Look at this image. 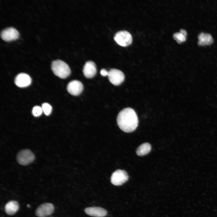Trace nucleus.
Returning <instances> with one entry per match:
<instances>
[{
  "label": "nucleus",
  "instance_id": "nucleus-1",
  "mask_svg": "<svg viewBox=\"0 0 217 217\" xmlns=\"http://www.w3.org/2000/svg\"><path fill=\"white\" fill-rule=\"evenodd\" d=\"M117 122L121 130L129 133L136 129L138 125V120L135 111L131 108H127L119 112L117 117Z\"/></svg>",
  "mask_w": 217,
  "mask_h": 217
},
{
  "label": "nucleus",
  "instance_id": "nucleus-2",
  "mask_svg": "<svg viewBox=\"0 0 217 217\" xmlns=\"http://www.w3.org/2000/svg\"><path fill=\"white\" fill-rule=\"evenodd\" d=\"M51 69L55 75L61 79L66 78L71 73L68 64L60 60L53 61L51 64Z\"/></svg>",
  "mask_w": 217,
  "mask_h": 217
},
{
  "label": "nucleus",
  "instance_id": "nucleus-3",
  "mask_svg": "<svg viewBox=\"0 0 217 217\" xmlns=\"http://www.w3.org/2000/svg\"><path fill=\"white\" fill-rule=\"evenodd\" d=\"M114 39L118 44L123 47L130 45L132 41L131 35L128 32L125 30L118 32L115 35Z\"/></svg>",
  "mask_w": 217,
  "mask_h": 217
},
{
  "label": "nucleus",
  "instance_id": "nucleus-4",
  "mask_svg": "<svg viewBox=\"0 0 217 217\" xmlns=\"http://www.w3.org/2000/svg\"><path fill=\"white\" fill-rule=\"evenodd\" d=\"M35 158L34 154L31 151L25 149L21 150L18 153L17 160L20 164L27 165L33 162Z\"/></svg>",
  "mask_w": 217,
  "mask_h": 217
},
{
  "label": "nucleus",
  "instance_id": "nucleus-5",
  "mask_svg": "<svg viewBox=\"0 0 217 217\" xmlns=\"http://www.w3.org/2000/svg\"><path fill=\"white\" fill-rule=\"evenodd\" d=\"M128 178V175L125 171L118 169L113 173L111 178V181L113 185L120 186L126 182Z\"/></svg>",
  "mask_w": 217,
  "mask_h": 217
},
{
  "label": "nucleus",
  "instance_id": "nucleus-6",
  "mask_svg": "<svg viewBox=\"0 0 217 217\" xmlns=\"http://www.w3.org/2000/svg\"><path fill=\"white\" fill-rule=\"evenodd\" d=\"M108 76L110 82L115 86L121 84L125 78L124 75L121 71L114 68L111 69L108 71Z\"/></svg>",
  "mask_w": 217,
  "mask_h": 217
},
{
  "label": "nucleus",
  "instance_id": "nucleus-7",
  "mask_svg": "<svg viewBox=\"0 0 217 217\" xmlns=\"http://www.w3.org/2000/svg\"><path fill=\"white\" fill-rule=\"evenodd\" d=\"M19 33L17 30L13 27H9L3 30L1 33V37L4 41L10 42L17 39Z\"/></svg>",
  "mask_w": 217,
  "mask_h": 217
},
{
  "label": "nucleus",
  "instance_id": "nucleus-8",
  "mask_svg": "<svg viewBox=\"0 0 217 217\" xmlns=\"http://www.w3.org/2000/svg\"><path fill=\"white\" fill-rule=\"evenodd\" d=\"M67 90L71 95L77 96L82 92L83 86L82 83L78 80H73L68 83L67 86Z\"/></svg>",
  "mask_w": 217,
  "mask_h": 217
},
{
  "label": "nucleus",
  "instance_id": "nucleus-9",
  "mask_svg": "<svg viewBox=\"0 0 217 217\" xmlns=\"http://www.w3.org/2000/svg\"><path fill=\"white\" fill-rule=\"evenodd\" d=\"M53 205L49 203H45L40 205L36 209L35 214L39 217H43L51 214L53 212Z\"/></svg>",
  "mask_w": 217,
  "mask_h": 217
},
{
  "label": "nucleus",
  "instance_id": "nucleus-10",
  "mask_svg": "<svg viewBox=\"0 0 217 217\" xmlns=\"http://www.w3.org/2000/svg\"><path fill=\"white\" fill-rule=\"evenodd\" d=\"M84 76L87 78H91L96 75L97 69L95 63L92 61L86 62L83 70Z\"/></svg>",
  "mask_w": 217,
  "mask_h": 217
},
{
  "label": "nucleus",
  "instance_id": "nucleus-11",
  "mask_svg": "<svg viewBox=\"0 0 217 217\" xmlns=\"http://www.w3.org/2000/svg\"><path fill=\"white\" fill-rule=\"evenodd\" d=\"M31 82V79L28 74L21 73L18 74L15 77L14 83L15 84L20 87H24L29 86Z\"/></svg>",
  "mask_w": 217,
  "mask_h": 217
},
{
  "label": "nucleus",
  "instance_id": "nucleus-12",
  "mask_svg": "<svg viewBox=\"0 0 217 217\" xmlns=\"http://www.w3.org/2000/svg\"><path fill=\"white\" fill-rule=\"evenodd\" d=\"M85 212L88 215L95 217H103L107 214L104 209L98 207H90L85 209Z\"/></svg>",
  "mask_w": 217,
  "mask_h": 217
},
{
  "label": "nucleus",
  "instance_id": "nucleus-13",
  "mask_svg": "<svg viewBox=\"0 0 217 217\" xmlns=\"http://www.w3.org/2000/svg\"><path fill=\"white\" fill-rule=\"evenodd\" d=\"M19 208V205L17 201L11 200L9 201L6 204L5 209L7 214L12 215L17 212Z\"/></svg>",
  "mask_w": 217,
  "mask_h": 217
},
{
  "label": "nucleus",
  "instance_id": "nucleus-14",
  "mask_svg": "<svg viewBox=\"0 0 217 217\" xmlns=\"http://www.w3.org/2000/svg\"><path fill=\"white\" fill-rule=\"evenodd\" d=\"M198 38L199 40L198 44L199 45H209L213 42V39L211 35L209 33H201L199 34Z\"/></svg>",
  "mask_w": 217,
  "mask_h": 217
},
{
  "label": "nucleus",
  "instance_id": "nucleus-15",
  "mask_svg": "<svg viewBox=\"0 0 217 217\" xmlns=\"http://www.w3.org/2000/svg\"><path fill=\"white\" fill-rule=\"evenodd\" d=\"M151 146L148 143H143L137 149L136 153L138 156H143L148 153L151 151Z\"/></svg>",
  "mask_w": 217,
  "mask_h": 217
},
{
  "label": "nucleus",
  "instance_id": "nucleus-16",
  "mask_svg": "<svg viewBox=\"0 0 217 217\" xmlns=\"http://www.w3.org/2000/svg\"><path fill=\"white\" fill-rule=\"evenodd\" d=\"M173 37L174 39L178 43H181L186 40V36L180 32L174 33Z\"/></svg>",
  "mask_w": 217,
  "mask_h": 217
},
{
  "label": "nucleus",
  "instance_id": "nucleus-17",
  "mask_svg": "<svg viewBox=\"0 0 217 217\" xmlns=\"http://www.w3.org/2000/svg\"><path fill=\"white\" fill-rule=\"evenodd\" d=\"M43 112L46 115H49L51 114L52 108L51 106L47 103H43L42 106Z\"/></svg>",
  "mask_w": 217,
  "mask_h": 217
},
{
  "label": "nucleus",
  "instance_id": "nucleus-18",
  "mask_svg": "<svg viewBox=\"0 0 217 217\" xmlns=\"http://www.w3.org/2000/svg\"><path fill=\"white\" fill-rule=\"evenodd\" d=\"M43 112L42 107L39 106H35L33 108L32 113L33 115L35 117L40 116Z\"/></svg>",
  "mask_w": 217,
  "mask_h": 217
},
{
  "label": "nucleus",
  "instance_id": "nucleus-19",
  "mask_svg": "<svg viewBox=\"0 0 217 217\" xmlns=\"http://www.w3.org/2000/svg\"><path fill=\"white\" fill-rule=\"evenodd\" d=\"M100 74L103 77H105L108 76V71L105 69L103 68L100 71Z\"/></svg>",
  "mask_w": 217,
  "mask_h": 217
},
{
  "label": "nucleus",
  "instance_id": "nucleus-20",
  "mask_svg": "<svg viewBox=\"0 0 217 217\" xmlns=\"http://www.w3.org/2000/svg\"><path fill=\"white\" fill-rule=\"evenodd\" d=\"M180 32L183 34L184 36H186L187 35V32L184 29H181L180 30Z\"/></svg>",
  "mask_w": 217,
  "mask_h": 217
},
{
  "label": "nucleus",
  "instance_id": "nucleus-21",
  "mask_svg": "<svg viewBox=\"0 0 217 217\" xmlns=\"http://www.w3.org/2000/svg\"><path fill=\"white\" fill-rule=\"evenodd\" d=\"M27 206L28 207H30V205H27Z\"/></svg>",
  "mask_w": 217,
  "mask_h": 217
}]
</instances>
